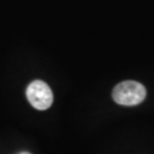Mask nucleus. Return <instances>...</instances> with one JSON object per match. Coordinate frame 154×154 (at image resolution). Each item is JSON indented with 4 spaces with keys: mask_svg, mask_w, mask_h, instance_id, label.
<instances>
[{
    "mask_svg": "<svg viewBox=\"0 0 154 154\" xmlns=\"http://www.w3.org/2000/svg\"><path fill=\"white\" fill-rule=\"evenodd\" d=\"M114 102L125 106H132L142 103L146 97V89L137 81H123L113 89Z\"/></svg>",
    "mask_w": 154,
    "mask_h": 154,
    "instance_id": "obj_1",
    "label": "nucleus"
},
{
    "mask_svg": "<svg viewBox=\"0 0 154 154\" xmlns=\"http://www.w3.org/2000/svg\"><path fill=\"white\" fill-rule=\"evenodd\" d=\"M26 97L30 104L34 109L40 111L49 109L54 100L51 89L47 83L41 80H35L29 85L26 89Z\"/></svg>",
    "mask_w": 154,
    "mask_h": 154,
    "instance_id": "obj_2",
    "label": "nucleus"
},
{
    "mask_svg": "<svg viewBox=\"0 0 154 154\" xmlns=\"http://www.w3.org/2000/svg\"><path fill=\"white\" fill-rule=\"evenodd\" d=\"M20 154H30V153H28V152H22V153H20Z\"/></svg>",
    "mask_w": 154,
    "mask_h": 154,
    "instance_id": "obj_3",
    "label": "nucleus"
}]
</instances>
